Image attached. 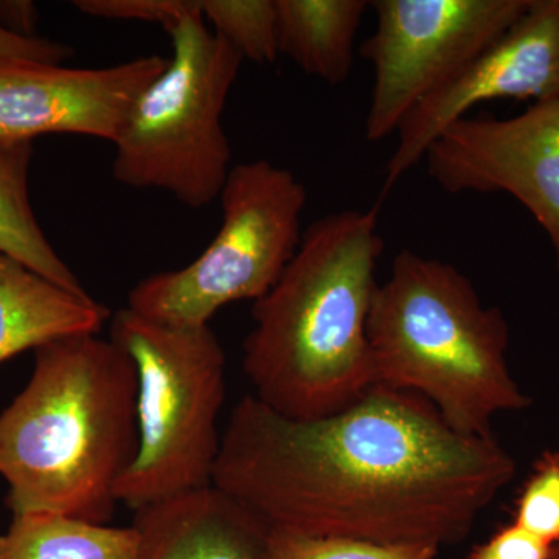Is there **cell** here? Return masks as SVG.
Segmentation results:
<instances>
[{
    "mask_svg": "<svg viewBox=\"0 0 559 559\" xmlns=\"http://www.w3.org/2000/svg\"><path fill=\"white\" fill-rule=\"evenodd\" d=\"M514 474L495 437L463 436L421 396L374 385L316 419L242 396L212 485L270 528L440 550L469 535Z\"/></svg>",
    "mask_w": 559,
    "mask_h": 559,
    "instance_id": "1",
    "label": "cell"
},
{
    "mask_svg": "<svg viewBox=\"0 0 559 559\" xmlns=\"http://www.w3.org/2000/svg\"><path fill=\"white\" fill-rule=\"evenodd\" d=\"M384 240L378 207L319 218L253 301L242 370L257 400L294 419L329 417L374 388L369 316Z\"/></svg>",
    "mask_w": 559,
    "mask_h": 559,
    "instance_id": "2",
    "label": "cell"
},
{
    "mask_svg": "<svg viewBox=\"0 0 559 559\" xmlns=\"http://www.w3.org/2000/svg\"><path fill=\"white\" fill-rule=\"evenodd\" d=\"M139 448L138 370L98 334L35 349L27 385L0 414V476L13 516L106 524Z\"/></svg>",
    "mask_w": 559,
    "mask_h": 559,
    "instance_id": "3",
    "label": "cell"
},
{
    "mask_svg": "<svg viewBox=\"0 0 559 559\" xmlns=\"http://www.w3.org/2000/svg\"><path fill=\"white\" fill-rule=\"evenodd\" d=\"M367 334L374 385L421 396L463 436H492L496 415L532 403L507 362L506 316L450 263L400 252L374 290Z\"/></svg>",
    "mask_w": 559,
    "mask_h": 559,
    "instance_id": "4",
    "label": "cell"
},
{
    "mask_svg": "<svg viewBox=\"0 0 559 559\" xmlns=\"http://www.w3.org/2000/svg\"><path fill=\"white\" fill-rule=\"evenodd\" d=\"M110 340L138 370V454L120 477L117 502L140 511L212 487L226 401L227 359L207 326L154 322L123 308Z\"/></svg>",
    "mask_w": 559,
    "mask_h": 559,
    "instance_id": "5",
    "label": "cell"
},
{
    "mask_svg": "<svg viewBox=\"0 0 559 559\" xmlns=\"http://www.w3.org/2000/svg\"><path fill=\"white\" fill-rule=\"evenodd\" d=\"M168 66L132 106L114 142V179L131 189L167 191L204 209L218 200L231 170L223 112L242 58L215 35L201 11L165 31Z\"/></svg>",
    "mask_w": 559,
    "mask_h": 559,
    "instance_id": "6",
    "label": "cell"
},
{
    "mask_svg": "<svg viewBox=\"0 0 559 559\" xmlns=\"http://www.w3.org/2000/svg\"><path fill=\"white\" fill-rule=\"evenodd\" d=\"M218 200L223 221L204 252L139 282L128 310L167 325L207 326L221 308L270 293L299 249L307 189L288 168L259 159L231 167Z\"/></svg>",
    "mask_w": 559,
    "mask_h": 559,
    "instance_id": "7",
    "label": "cell"
},
{
    "mask_svg": "<svg viewBox=\"0 0 559 559\" xmlns=\"http://www.w3.org/2000/svg\"><path fill=\"white\" fill-rule=\"evenodd\" d=\"M377 32L360 46L373 68L366 138L395 134L404 119L443 90L510 31L532 0H377Z\"/></svg>",
    "mask_w": 559,
    "mask_h": 559,
    "instance_id": "8",
    "label": "cell"
},
{
    "mask_svg": "<svg viewBox=\"0 0 559 559\" xmlns=\"http://www.w3.org/2000/svg\"><path fill=\"white\" fill-rule=\"evenodd\" d=\"M428 173L450 194L507 193L546 231L559 274V98L516 117H463L430 143Z\"/></svg>",
    "mask_w": 559,
    "mask_h": 559,
    "instance_id": "9",
    "label": "cell"
},
{
    "mask_svg": "<svg viewBox=\"0 0 559 559\" xmlns=\"http://www.w3.org/2000/svg\"><path fill=\"white\" fill-rule=\"evenodd\" d=\"M559 98V0H532L502 38L401 123L385 167V190L415 165L450 124L480 103Z\"/></svg>",
    "mask_w": 559,
    "mask_h": 559,
    "instance_id": "10",
    "label": "cell"
},
{
    "mask_svg": "<svg viewBox=\"0 0 559 559\" xmlns=\"http://www.w3.org/2000/svg\"><path fill=\"white\" fill-rule=\"evenodd\" d=\"M168 58L140 57L100 69L0 62V145L44 134H79L114 143L140 95Z\"/></svg>",
    "mask_w": 559,
    "mask_h": 559,
    "instance_id": "11",
    "label": "cell"
},
{
    "mask_svg": "<svg viewBox=\"0 0 559 559\" xmlns=\"http://www.w3.org/2000/svg\"><path fill=\"white\" fill-rule=\"evenodd\" d=\"M139 559H264L270 527L218 488L135 511Z\"/></svg>",
    "mask_w": 559,
    "mask_h": 559,
    "instance_id": "12",
    "label": "cell"
},
{
    "mask_svg": "<svg viewBox=\"0 0 559 559\" xmlns=\"http://www.w3.org/2000/svg\"><path fill=\"white\" fill-rule=\"evenodd\" d=\"M112 318L91 296H79L0 253V364L64 337L98 334Z\"/></svg>",
    "mask_w": 559,
    "mask_h": 559,
    "instance_id": "13",
    "label": "cell"
},
{
    "mask_svg": "<svg viewBox=\"0 0 559 559\" xmlns=\"http://www.w3.org/2000/svg\"><path fill=\"white\" fill-rule=\"evenodd\" d=\"M366 0H275L280 57L330 86L348 79Z\"/></svg>",
    "mask_w": 559,
    "mask_h": 559,
    "instance_id": "14",
    "label": "cell"
},
{
    "mask_svg": "<svg viewBox=\"0 0 559 559\" xmlns=\"http://www.w3.org/2000/svg\"><path fill=\"white\" fill-rule=\"evenodd\" d=\"M140 535L131 527H109L36 513L13 516L0 535V559H139Z\"/></svg>",
    "mask_w": 559,
    "mask_h": 559,
    "instance_id": "15",
    "label": "cell"
},
{
    "mask_svg": "<svg viewBox=\"0 0 559 559\" xmlns=\"http://www.w3.org/2000/svg\"><path fill=\"white\" fill-rule=\"evenodd\" d=\"M32 154L33 143L7 145L0 151V253L21 261L70 293L90 296L51 248L33 212L27 186Z\"/></svg>",
    "mask_w": 559,
    "mask_h": 559,
    "instance_id": "16",
    "label": "cell"
},
{
    "mask_svg": "<svg viewBox=\"0 0 559 559\" xmlns=\"http://www.w3.org/2000/svg\"><path fill=\"white\" fill-rule=\"evenodd\" d=\"M201 14L242 61L272 64L278 60L275 0H201Z\"/></svg>",
    "mask_w": 559,
    "mask_h": 559,
    "instance_id": "17",
    "label": "cell"
},
{
    "mask_svg": "<svg viewBox=\"0 0 559 559\" xmlns=\"http://www.w3.org/2000/svg\"><path fill=\"white\" fill-rule=\"evenodd\" d=\"M439 551L429 546H382L270 528L264 559H436Z\"/></svg>",
    "mask_w": 559,
    "mask_h": 559,
    "instance_id": "18",
    "label": "cell"
},
{
    "mask_svg": "<svg viewBox=\"0 0 559 559\" xmlns=\"http://www.w3.org/2000/svg\"><path fill=\"white\" fill-rule=\"evenodd\" d=\"M513 524L550 546L559 543V450L536 460L514 503Z\"/></svg>",
    "mask_w": 559,
    "mask_h": 559,
    "instance_id": "19",
    "label": "cell"
},
{
    "mask_svg": "<svg viewBox=\"0 0 559 559\" xmlns=\"http://www.w3.org/2000/svg\"><path fill=\"white\" fill-rule=\"evenodd\" d=\"M73 7L92 17L150 22L167 31L187 14L201 11V0H76Z\"/></svg>",
    "mask_w": 559,
    "mask_h": 559,
    "instance_id": "20",
    "label": "cell"
},
{
    "mask_svg": "<svg viewBox=\"0 0 559 559\" xmlns=\"http://www.w3.org/2000/svg\"><path fill=\"white\" fill-rule=\"evenodd\" d=\"M551 549L554 546L511 522L474 547L465 559H550Z\"/></svg>",
    "mask_w": 559,
    "mask_h": 559,
    "instance_id": "21",
    "label": "cell"
},
{
    "mask_svg": "<svg viewBox=\"0 0 559 559\" xmlns=\"http://www.w3.org/2000/svg\"><path fill=\"white\" fill-rule=\"evenodd\" d=\"M73 50L66 44L44 38H25L14 35L0 25V62H35L61 64Z\"/></svg>",
    "mask_w": 559,
    "mask_h": 559,
    "instance_id": "22",
    "label": "cell"
},
{
    "mask_svg": "<svg viewBox=\"0 0 559 559\" xmlns=\"http://www.w3.org/2000/svg\"><path fill=\"white\" fill-rule=\"evenodd\" d=\"M39 13L27 0H0V25L14 35L38 38Z\"/></svg>",
    "mask_w": 559,
    "mask_h": 559,
    "instance_id": "23",
    "label": "cell"
},
{
    "mask_svg": "<svg viewBox=\"0 0 559 559\" xmlns=\"http://www.w3.org/2000/svg\"><path fill=\"white\" fill-rule=\"evenodd\" d=\"M550 559H559V543L555 544L554 549H551Z\"/></svg>",
    "mask_w": 559,
    "mask_h": 559,
    "instance_id": "24",
    "label": "cell"
},
{
    "mask_svg": "<svg viewBox=\"0 0 559 559\" xmlns=\"http://www.w3.org/2000/svg\"><path fill=\"white\" fill-rule=\"evenodd\" d=\"M3 146H7V145H0V151H2V150H3Z\"/></svg>",
    "mask_w": 559,
    "mask_h": 559,
    "instance_id": "25",
    "label": "cell"
}]
</instances>
